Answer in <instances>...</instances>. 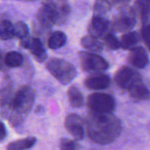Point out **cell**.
Segmentation results:
<instances>
[{
	"instance_id": "obj_1",
	"label": "cell",
	"mask_w": 150,
	"mask_h": 150,
	"mask_svg": "<svg viewBox=\"0 0 150 150\" xmlns=\"http://www.w3.org/2000/svg\"><path fill=\"white\" fill-rule=\"evenodd\" d=\"M89 138L96 144L107 145L116 141L122 130V122L112 113L91 112L86 120Z\"/></svg>"
},
{
	"instance_id": "obj_2",
	"label": "cell",
	"mask_w": 150,
	"mask_h": 150,
	"mask_svg": "<svg viewBox=\"0 0 150 150\" xmlns=\"http://www.w3.org/2000/svg\"><path fill=\"white\" fill-rule=\"evenodd\" d=\"M35 91L30 86H21L13 96L8 119L13 126H18L24 120L33 106Z\"/></svg>"
},
{
	"instance_id": "obj_3",
	"label": "cell",
	"mask_w": 150,
	"mask_h": 150,
	"mask_svg": "<svg viewBox=\"0 0 150 150\" xmlns=\"http://www.w3.org/2000/svg\"><path fill=\"white\" fill-rule=\"evenodd\" d=\"M47 69L61 84L68 85L77 76V69L71 63L60 58H52L47 62Z\"/></svg>"
},
{
	"instance_id": "obj_4",
	"label": "cell",
	"mask_w": 150,
	"mask_h": 150,
	"mask_svg": "<svg viewBox=\"0 0 150 150\" xmlns=\"http://www.w3.org/2000/svg\"><path fill=\"white\" fill-rule=\"evenodd\" d=\"M136 22L135 9L128 5L120 7L119 12L110 23L111 30L117 33H127L135 27Z\"/></svg>"
},
{
	"instance_id": "obj_5",
	"label": "cell",
	"mask_w": 150,
	"mask_h": 150,
	"mask_svg": "<svg viewBox=\"0 0 150 150\" xmlns=\"http://www.w3.org/2000/svg\"><path fill=\"white\" fill-rule=\"evenodd\" d=\"M87 106L95 113H112L116 108V101L111 95L105 93H93L87 98Z\"/></svg>"
},
{
	"instance_id": "obj_6",
	"label": "cell",
	"mask_w": 150,
	"mask_h": 150,
	"mask_svg": "<svg viewBox=\"0 0 150 150\" xmlns=\"http://www.w3.org/2000/svg\"><path fill=\"white\" fill-rule=\"evenodd\" d=\"M60 16L55 2H45L38 10L36 16L37 27L42 30L51 28L56 24H59Z\"/></svg>"
},
{
	"instance_id": "obj_7",
	"label": "cell",
	"mask_w": 150,
	"mask_h": 150,
	"mask_svg": "<svg viewBox=\"0 0 150 150\" xmlns=\"http://www.w3.org/2000/svg\"><path fill=\"white\" fill-rule=\"evenodd\" d=\"M80 66L83 71L96 72L105 71L109 68L108 62L96 53L89 52H79Z\"/></svg>"
},
{
	"instance_id": "obj_8",
	"label": "cell",
	"mask_w": 150,
	"mask_h": 150,
	"mask_svg": "<svg viewBox=\"0 0 150 150\" xmlns=\"http://www.w3.org/2000/svg\"><path fill=\"white\" fill-rule=\"evenodd\" d=\"M141 79L142 78L140 74L127 66L121 67L115 74L116 83L125 90H128L132 84Z\"/></svg>"
},
{
	"instance_id": "obj_9",
	"label": "cell",
	"mask_w": 150,
	"mask_h": 150,
	"mask_svg": "<svg viewBox=\"0 0 150 150\" xmlns=\"http://www.w3.org/2000/svg\"><path fill=\"white\" fill-rule=\"evenodd\" d=\"M65 127L68 132L77 141L83 139L85 135L84 127L82 119L76 113H70L65 119Z\"/></svg>"
},
{
	"instance_id": "obj_10",
	"label": "cell",
	"mask_w": 150,
	"mask_h": 150,
	"mask_svg": "<svg viewBox=\"0 0 150 150\" xmlns=\"http://www.w3.org/2000/svg\"><path fill=\"white\" fill-rule=\"evenodd\" d=\"M110 25V21L105 16L93 15L89 23L88 32L90 35L99 38L108 33Z\"/></svg>"
},
{
	"instance_id": "obj_11",
	"label": "cell",
	"mask_w": 150,
	"mask_h": 150,
	"mask_svg": "<svg viewBox=\"0 0 150 150\" xmlns=\"http://www.w3.org/2000/svg\"><path fill=\"white\" fill-rule=\"evenodd\" d=\"M127 61L136 69H144L149 63V56L142 47L136 46L129 50Z\"/></svg>"
},
{
	"instance_id": "obj_12",
	"label": "cell",
	"mask_w": 150,
	"mask_h": 150,
	"mask_svg": "<svg viewBox=\"0 0 150 150\" xmlns=\"http://www.w3.org/2000/svg\"><path fill=\"white\" fill-rule=\"evenodd\" d=\"M111 79L105 74H93L84 80L85 87L90 90H104L110 87Z\"/></svg>"
},
{
	"instance_id": "obj_13",
	"label": "cell",
	"mask_w": 150,
	"mask_h": 150,
	"mask_svg": "<svg viewBox=\"0 0 150 150\" xmlns=\"http://www.w3.org/2000/svg\"><path fill=\"white\" fill-rule=\"evenodd\" d=\"M27 50H30L36 60L39 63H44L47 59V51L41 40L38 38H31Z\"/></svg>"
},
{
	"instance_id": "obj_14",
	"label": "cell",
	"mask_w": 150,
	"mask_h": 150,
	"mask_svg": "<svg viewBox=\"0 0 150 150\" xmlns=\"http://www.w3.org/2000/svg\"><path fill=\"white\" fill-rule=\"evenodd\" d=\"M129 94L132 98L139 100H147L150 99V91L144 85L142 79L135 82L128 89Z\"/></svg>"
},
{
	"instance_id": "obj_15",
	"label": "cell",
	"mask_w": 150,
	"mask_h": 150,
	"mask_svg": "<svg viewBox=\"0 0 150 150\" xmlns=\"http://www.w3.org/2000/svg\"><path fill=\"white\" fill-rule=\"evenodd\" d=\"M13 93L12 88L9 86L0 88V114L7 115L10 111Z\"/></svg>"
},
{
	"instance_id": "obj_16",
	"label": "cell",
	"mask_w": 150,
	"mask_h": 150,
	"mask_svg": "<svg viewBox=\"0 0 150 150\" xmlns=\"http://www.w3.org/2000/svg\"><path fill=\"white\" fill-rule=\"evenodd\" d=\"M80 43L83 48L91 52H101L104 49L103 44L100 41H99L98 38L93 37L90 35L83 36L81 38Z\"/></svg>"
},
{
	"instance_id": "obj_17",
	"label": "cell",
	"mask_w": 150,
	"mask_h": 150,
	"mask_svg": "<svg viewBox=\"0 0 150 150\" xmlns=\"http://www.w3.org/2000/svg\"><path fill=\"white\" fill-rule=\"evenodd\" d=\"M140 41V35L137 32L129 31L125 33L121 37L119 41L120 47L123 50H131L133 47H136L137 44Z\"/></svg>"
},
{
	"instance_id": "obj_18",
	"label": "cell",
	"mask_w": 150,
	"mask_h": 150,
	"mask_svg": "<svg viewBox=\"0 0 150 150\" xmlns=\"http://www.w3.org/2000/svg\"><path fill=\"white\" fill-rule=\"evenodd\" d=\"M66 41H67L66 35L63 32L57 30V31L53 32L50 35L48 41H47V45L50 49L55 50L65 46Z\"/></svg>"
},
{
	"instance_id": "obj_19",
	"label": "cell",
	"mask_w": 150,
	"mask_h": 150,
	"mask_svg": "<svg viewBox=\"0 0 150 150\" xmlns=\"http://www.w3.org/2000/svg\"><path fill=\"white\" fill-rule=\"evenodd\" d=\"M68 98L71 106L80 108L84 105L85 98L83 93L76 86H71L68 90Z\"/></svg>"
},
{
	"instance_id": "obj_20",
	"label": "cell",
	"mask_w": 150,
	"mask_h": 150,
	"mask_svg": "<svg viewBox=\"0 0 150 150\" xmlns=\"http://www.w3.org/2000/svg\"><path fill=\"white\" fill-rule=\"evenodd\" d=\"M135 12L138 14L143 24L149 21L150 16V0H136Z\"/></svg>"
},
{
	"instance_id": "obj_21",
	"label": "cell",
	"mask_w": 150,
	"mask_h": 150,
	"mask_svg": "<svg viewBox=\"0 0 150 150\" xmlns=\"http://www.w3.org/2000/svg\"><path fill=\"white\" fill-rule=\"evenodd\" d=\"M36 138L34 137L23 138L10 143L7 146V150H27L35 144Z\"/></svg>"
},
{
	"instance_id": "obj_22",
	"label": "cell",
	"mask_w": 150,
	"mask_h": 150,
	"mask_svg": "<svg viewBox=\"0 0 150 150\" xmlns=\"http://www.w3.org/2000/svg\"><path fill=\"white\" fill-rule=\"evenodd\" d=\"M15 37L14 25L9 20H2L0 21V39L3 41L12 39Z\"/></svg>"
},
{
	"instance_id": "obj_23",
	"label": "cell",
	"mask_w": 150,
	"mask_h": 150,
	"mask_svg": "<svg viewBox=\"0 0 150 150\" xmlns=\"http://www.w3.org/2000/svg\"><path fill=\"white\" fill-rule=\"evenodd\" d=\"M4 62L8 67L18 68L23 64L24 57L21 53L18 52H9L4 57Z\"/></svg>"
},
{
	"instance_id": "obj_24",
	"label": "cell",
	"mask_w": 150,
	"mask_h": 150,
	"mask_svg": "<svg viewBox=\"0 0 150 150\" xmlns=\"http://www.w3.org/2000/svg\"><path fill=\"white\" fill-rule=\"evenodd\" d=\"M112 8V4L108 0H96L93 5V15L105 16Z\"/></svg>"
},
{
	"instance_id": "obj_25",
	"label": "cell",
	"mask_w": 150,
	"mask_h": 150,
	"mask_svg": "<svg viewBox=\"0 0 150 150\" xmlns=\"http://www.w3.org/2000/svg\"><path fill=\"white\" fill-rule=\"evenodd\" d=\"M55 3L57 5L59 16H60L59 24H63V23L66 22L68 16L70 13V6H69V4L68 3L67 0H57Z\"/></svg>"
},
{
	"instance_id": "obj_26",
	"label": "cell",
	"mask_w": 150,
	"mask_h": 150,
	"mask_svg": "<svg viewBox=\"0 0 150 150\" xmlns=\"http://www.w3.org/2000/svg\"><path fill=\"white\" fill-rule=\"evenodd\" d=\"M105 45L111 50H116L120 48V42L113 33H107L103 36Z\"/></svg>"
},
{
	"instance_id": "obj_27",
	"label": "cell",
	"mask_w": 150,
	"mask_h": 150,
	"mask_svg": "<svg viewBox=\"0 0 150 150\" xmlns=\"http://www.w3.org/2000/svg\"><path fill=\"white\" fill-rule=\"evenodd\" d=\"M15 30V37L19 40L24 39L29 37V28L28 26L23 21H18L14 25Z\"/></svg>"
},
{
	"instance_id": "obj_28",
	"label": "cell",
	"mask_w": 150,
	"mask_h": 150,
	"mask_svg": "<svg viewBox=\"0 0 150 150\" xmlns=\"http://www.w3.org/2000/svg\"><path fill=\"white\" fill-rule=\"evenodd\" d=\"M141 37L143 38L146 47L150 51V21L143 24L141 30Z\"/></svg>"
},
{
	"instance_id": "obj_29",
	"label": "cell",
	"mask_w": 150,
	"mask_h": 150,
	"mask_svg": "<svg viewBox=\"0 0 150 150\" xmlns=\"http://www.w3.org/2000/svg\"><path fill=\"white\" fill-rule=\"evenodd\" d=\"M60 150H77V144L69 138H63L60 142Z\"/></svg>"
},
{
	"instance_id": "obj_30",
	"label": "cell",
	"mask_w": 150,
	"mask_h": 150,
	"mask_svg": "<svg viewBox=\"0 0 150 150\" xmlns=\"http://www.w3.org/2000/svg\"><path fill=\"white\" fill-rule=\"evenodd\" d=\"M7 134H8V132H7V129L5 124L0 121V142L6 138Z\"/></svg>"
},
{
	"instance_id": "obj_31",
	"label": "cell",
	"mask_w": 150,
	"mask_h": 150,
	"mask_svg": "<svg viewBox=\"0 0 150 150\" xmlns=\"http://www.w3.org/2000/svg\"><path fill=\"white\" fill-rule=\"evenodd\" d=\"M131 0H110V3L114 5H119L120 7L126 6L130 2Z\"/></svg>"
},
{
	"instance_id": "obj_32",
	"label": "cell",
	"mask_w": 150,
	"mask_h": 150,
	"mask_svg": "<svg viewBox=\"0 0 150 150\" xmlns=\"http://www.w3.org/2000/svg\"><path fill=\"white\" fill-rule=\"evenodd\" d=\"M4 63H5V62H4L3 57H2V53H1V52H0V70L3 68Z\"/></svg>"
},
{
	"instance_id": "obj_33",
	"label": "cell",
	"mask_w": 150,
	"mask_h": 150,
	"mask_svg": "<svg viewBox=\"0 0 150 150\" xmlns=\"http://www.w3.org/2000/svg\"><path fill=\"white\" fill-rule=\"evenodd\" d=\"M44 111V108L41 106H38L35 109V112H37V113H41V112H43Z\"/></svg>"
},
{
	"instance_id": "obj_34",
	"label": "cell",
	"mask_w": 150,
	"mask_h": 150,
	"mask_svg": "<svg viewBox=\"0 0 150 150\" xmlns=\"http://www.w3.org/2000/svg\"><path fill=\"white\" fill-rule=\"evenodd\" d=\"M19 1H23V2H34L36 0H19Z\"/></svg>"
},
{
	"instance_id": "obj_35",
	"label": "cell",
	"mask_w": 150,
	"mask_h": 150,
	"mask_svg": "<svg viewBox=\"0 0 150 150\" xmlns=\"http://www.w3.org/2000/svg\"><path fill=\"white\" fill-rule=\"evenodd\" d=\"M44 1H45V2H50L51 0H44Z\"/></svg>"
}]
</instances>
